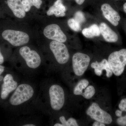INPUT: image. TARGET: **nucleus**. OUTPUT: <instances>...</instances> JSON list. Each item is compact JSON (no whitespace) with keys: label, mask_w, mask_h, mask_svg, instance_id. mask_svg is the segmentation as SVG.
<instances>
[{"label":"nucleus","mask_w":126,"mask_h":126,"mask_svg":"<svg viewBox=\"0 0 126 126\" xmlns=\"http://www.w3.org/2000/svg\"><path fill=\"white\" fill-rule=\"evenodd\" d=\"M34 90L30 84L23 83L16 89L10 99V102L13 106L21 105L27 101L33 96Z\"/></svg>","instance_id":"f257e3e1"},{"label":"nucleus","mask_w":126,"mask_h":126,"mask_svg":"<svg viewBox=\"0 0 126 126\" xmlns=\"http://www.w3.org/2000/svg\"><path fill=\"white\" fill-rule=\"evenodd\" d=\"M108 61L113 73L116 76H120L124 72L126 65V49L111 53Z\"/></svg>","instance_id":"f03ea898"},{"label":"nucleus","mask_w":126,"mask_h":126,"mask_svg":"<svg viewBox=\"0 0 126 126\" xmlns=\"http://www.w3.org/2000/svg\"><path fill=\"white\" fill-rule=\"evenodd\" d=\"M2 36L12 45L18 47L29 43L30 37L24 32L12 30H6L3 32Z\"/></svg>","instance_id":"7ed1b4c3"},{"label":"nucleus","mask_w":126,"mask_h":126,"mask_svg":"<svg viewBox=\"0 0 126 126\" xmlns=\"http://www.w3.org/2000/svg\"><path fill=\"white\" fill-rule=\"evenodd\" d=\"M50 106L52 109L58 111L62 108L65 102L64 91L58 84L50 86L49 90Z\"/></svg>","instance_id":"20e7f679"},{"label":"nucleus","mask_w":126,"mask_h":126,"mask_svg":"<svg viewBox=\"0 0 126 126\" xmlns=\"http://www.w3.org/2000/svg\"><path fill=\"white\" fill-rule=\"evenodd\" d=\"M86 113L92 119L105 124H110L112 122L111 115L102 110L96 103L92 104L86 111Z\"/></svg>","instance_id":"39448f33"},{"label":"nucleus","mask_w":126,"mask_h":126,"mask_svg":"<svg viewBox=\"0 0 126 126\" xmlns=\"http://www.w3.org/2000/svg\"><path fill=\"white\" fill-rule=\"evenodd\" d=\"M49 47L58 63L64 64L67 63L70 55L65 44L59 41L53 40L50 43Z\"/></svg>","instance_id":"423d86ee"},{"label":"nucleus","mask_w":126,"mask_h":126,"mask_svg":"<svg viewBox=\"0 0 126 126\" xmlns=\"http://www.w3.org/2000/svg\"><path fill=\"white\" fill-rule=\"evenodd\" d=\"M90 59L88 55L83 53H76L72 58V66L75 74L81 76L84 74L88 68Z\"/></svg>","instance_id":"0eeeda50"},{"label":"nucleus","mask_w":126,"mask_h":126,"mask_svg":"<svg viewBox=\"0 0 126 126\" xmlns=\"http://www.w3.org/2000/svg\"><path fill=\"white\" fill-rule=\"evenodd\" d=\"M19 53L29 67L36 69L40 65L41 62L40 56L36 51L31 50L29 47H21L19 50Z\"/></svg>","instance_id":"6e6552de"},{"label":"nucleus","mask_w":126,"mask_h":126,"mask_svg":"<svg viewBox=\"0 0 126 126\" xmlns=\"http://www.w3.org/2000/svg\"><path fill=\"white\" fill-rule=\"evenodd\" d=\"M45 36L49 39L64 43L67 39V36L58 25L51 24L47 26L44 30Z\"/></svg>","instance_id":"1a4fd4ad"},{"label":"nucleus","mask_w":126,"mask_h":126,"mask_svg":"<svg viewBox=\"0 0 126 126\" xmlns=\"http://www.w3.org/2000/svg\"><path fill=\"white\" fill-rule=\"evenodd\" d=\"M18 85V83L14 80L12 75L10 74H6L3 79V83L1 87V99H6L11 93L15 90Z\"/></svg>","instance_id":"9d476101"},{"label":"nucleus","mask_w":126,"mask_h":126,"mask_svg":"<svg viewBox=\"0 0 126 126\" xmlns=\"http://www.w3.org/2000/svg\"><path fill=\"white\" fill-rule=\"evenodd\" d=\"M101 10L105 18L113 25L117 26L121 19V16L117 12L107 3L102 5Z\"/></svg>","instance_id":"9b49d317"},{"label":"nucleus","mask_w":126,"mask_h":126,"mask_svg":"<svg viewBox=\"0 0 126 126\" xmlns=\"http://www.w3.org/2000/svg\"><path fill=\"white\" fill-rule=\"evenodd\" d=\"M91 66L92 68L94 69V73L97 76H101L104 70L106 71V76L107 78H110L112 76V70L110 68L108 61L106 59H104L100 62L96 61L93 63L91 64Z\"/></svg>","instance_id":"f8f14e48"},{"label":"nucleus","mask_w":126,"mask_h":126,"mask_svg":"<svg viewBox=\"0 0 126 126\" xmlns=\"http://www.w3.org/2000/svg\"><path fill=\"white\" fill-rule=\"evenodd\" d=\"M7 4L16 17L24 18L26 12L23 7L22 0H7Z\"/></svg>","instance_id":"ddd939ff"},{"label":"nucleus","mask_w":126,"mask_h":126,"mask_svg":"<svg viewBox=\"0 0 126 126\" xmlns=\"http://www.w3.org/2000/svg\"><path fill=\"white\" fill-rule=\"evenodd\" d=\"M99 28L101 34L107 42L115 43L118 40V37L117 34L106 23H101Z\"/></svg>","instance_id":"4468645a"},{"label":"nucleus","mask_w":126,"mask_h":126,"mask_svg":"<svg viewBox=\"0 0 126 126\" xmlns=\"http://www.w3.org/2000/svg\"><path fill=\"white\" fill-rule=\"evenodd\" d=\"M82 33L84 36L88 38L99 36L101 34L99 27L96 24L92 25L89 28L84 29Z\"/></svg>","instance_id":"2eb2a0df"},{"label":"nucleus","mask_w":126,"mask_h":126,"mask_svg":"<svg viewBox=\"0 0 126 126\" xmlns=\"http://www.w3.org/2000/svg\"><path fill=\"white\" fill-rule=\"evenodd\" d=\"M89 82L86 79L80 80L75 87L74 94L76 95H82L84 90L88 86Z\"/></svg>","instance_id":"dca6fc26"},{"label":"nucleus","mask_w":126,"mask_h":126,"mask_svg":"<svg viewBox=\"0 0 126 126\" xmlns=\"http://www.w3.org/2000/svg\"><path fill=\"white\" fill-rule=\"evenodd\" d=\"M59 120L61 123H57L54 125V126H78V124L76 119L73 118H70L66 120L63 116L60 117Z\"/></svg>","instance_id":"f3484780"},{"label":"nucleus","mask_w":126,"mask_h":126,"mask_svg":"<svg viewBox=\"0 0 126 126\" xmlns=\"http://www.w3.org/2000/svg\"><path fill=\"white\" fill-rule=\"evenodd\" d=\"M47 15L48 16L54 15L56 17H63L65 16V12L61 11L53 5L50 7L49 9L47 11Z\"/></svg>","instance_id":"a211bd4d"},{"label":"nucleus","mask_w":126,"mask_h":126,"mask_svg":"<svg viewBox=\"0 0 126 126\" xmlns=\"http://www.w3.org/2000/svg\"><path fill=\"white\" fill-rule=\"evenodd\" d=\"M95 89L93 86H88L84 90L82 96L86 99L92 98L95 94Z\"/></svg>","instance_id":"6ab92c4d"},{"label":"nucleus","mask_w":126,"mask_h":126,"mask_svg":"<svg viewBox=\"0 0 126 126\" xmlns=\"http://www.w3.org/2000/svg\"><path fill=\"white\" fill-rule=\"evenodd\" d=\"M68 24L71 29L75 32H79L81 30V25L74 18H71L68 21Z\"/></svg>","instance_id":"aec40b11"},{"label":"nucleus","mask_w":126,"mask_h":126,"mask_svg":"<svg viewBox=\"0 0 126 126\" xmlns=\"http://www.w3.org/2000/svg\"><path fill=\"white\" fill-rule=\"evenodd\" d=\"M74 19L80 24L84 23L86 21V18L82 12H77L74 15Z\"/></svg>","instance_id":"412c9836"},{"label":"nucleus","mask_w":126,"mask_h":126,"mask_svg":"<svg viewBox=\"0 0 126 126\" xmlns=\"http://www.w3.org/2000/svg\"><path fill=\"white\" fill-rule=\"evenodd\" d=\"M53 5L61 11L65 12L66 10L65 6L63 5L62 0H57L54 2Z\"/></svg>","instance_id":"4be33fe9"},{"label":"nucleus","mask_w":126,"mask_h":126,"mask_svg":"<svg viewBox=\"0 0 126 126\" xmlns=\"http://www.w3.org/2000/svg\"><path fill=\"white\" fill-rule=\"evenodd\" d=\"M28 1L31 7L34 6L38 9L40 8L42 3L41 0H28Z\"/></svg>","instance_id":"5701e85b"},{"label":"nucleus","mask_w":126,"mask_h":126,"mask_svg":"<svg viewBox=\"0 0 126 126\" xmlns=\"http://www.w3.org/2000/svg\"><path fill=\"white\" fill-rule=\"evenodd\" d=\"M117 123L120 126H126V115L124 116L120 117L117 120Z\"/></svg>","instance_id":"b1692460"},{"label":"nucleus","mask_w":126,"mask_h":126,"mask_svg":"<svg viewBox=\"0 0 126 126\" xmlns=\"http://www.w3.org/2000/svg\"><path fill=\"white\" fill-rule=\"evenodd\" d=\"M119 108L122 111L126 112V98L122 99L118 106Z\"/></svg>","instance_id":"393cba45"},{"label":"nucleus","mask_w":126,"mask_h":126,"mask_svg":"<svg viewBox=\"0 0 126 126\" xmlns=\"http://www.w3.org/2000/svg\"><path fill=\"white\" fill-rule=\"evenodd\" d=\"M22 1L23 7L25 11L26 12L29 11L31 9V7L28 2V0H22Z\"/></svg>","instance_id":"a878e982"},{"label":"nucleus","mask_w":126,"mask_h":126,"mask_svg":"<svg viewBox=\"0 0 126 126\" xmlns=\"http://www.w3.org/2000/svg\"><path fill=\"white\" fill-rule=\"evenodd\" d=\"M93 126H105V124H104L100 122L95 121L93 124Z\"/></svg>","instance_id":"bb28decb"},{"label":"nucleus","mask_w":126,"mask_h":126,"mask_svg":"<svg viewBox=\"0 0 126 126\" xmlns=\"http://www.w3.org/2000/svg\"><path fill=\"white\" fill-rule=\"evenodd\" d=\"M122 111L121 110H117L115 112V114H116V116L118 117L122 116Z\"/></svg>","instance_id":"cd10ccee"},{"label":"nucleus","mask_w":126,"mask_h":126,"mask_svg":"<svg viewBox=\"0 0 126 126\" xmlns=\"http://www.w3.org/2000/svg\"><path fill=\"white\" fill-rule=\"evenodd\" d=\"M4 62V58L0 51V65L3 63Z\"/></svg>","instance_id":"c85d7f7f"},{"label":"nucleus","mask_w":126,"mask_h":126,"mask_svg":"<svg viewBox=\"0 0 126 126\" xmlns=\"http://www.w3.org/2000/svg\"><path fill=\"white\" fill-rule=\"evenodd\" d=\"M5 69L4 66L3 65H0V78L1 75L2 74L3 72H4Z\"/></svg>","instance_id":"c756f323"},{"label":"nucleus","mask_w":126,"mask_h":126,"mask_svg":"<svg viewBox=\"0 0 126 126\" xmlns=\"http://www.w3.org/2000/svg\"><path fill=\"white\" fill-rule=\"evenodd\" d=\"M77 4L79 5H81L83 4L85 0H75Z\"/></svg>","instance_id":"7c9ffc66"},{"label":"nucleus","mask_w":126,"mask_h":126,"mask_svg":"<svg viewBox=\"0 0 126 126\" xmlns=\"http://www.w3.org/2000/svg\"><path fill=\"white\" fill-rule=\"evenodd\" d=\"M23 126H35V125L34 124H25V125H23Z\"/></svg>","instance_id":"2f4dec72"},{"label":"nucleus","mask_w":126,"mask_h":126,"mask_svg":"<svg viewBox=\"0 0 126 126\" xmlns=\"http://www.w3.org/2000/svg\"><path fill=\"white\" fill-rule=\"evenodd\" d=\"M123 10L124 12L126 14V2L123 5Z\"/></svg>","instance_id":"473e14b6"},{"label":"nucleus","mask_w":126,"mask_h":126,"mask_svg":"<svg viewBox=\"0 0 126 126\" xmlns=\"http://www.w3.org/2000/svg\"></svg>","instance_id":"72a5a7b5"}]
</instances>
